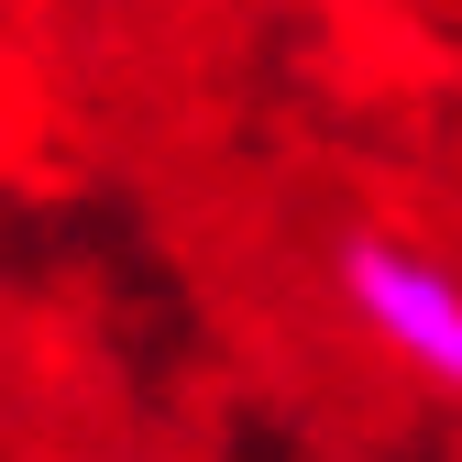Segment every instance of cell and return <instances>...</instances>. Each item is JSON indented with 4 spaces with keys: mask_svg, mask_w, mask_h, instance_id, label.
Instances as JSON below:
<instances>
[{
    "mask_svg": "<svg viewBox=\"0 0 462 462\" xmlns=\"http://www.w3.org/2000/svg\"><path fill=\"white\" fill-rule=\"evenodd\" d=\"M330 298L364 330V353L385 374H408L419 396L462 408V264L430 254L419 231H341L330 243Z\"/></svg>",
    "mask_w": 462,
    "mask_h": 462,
    "instance_id": "6da1fadb",
    "label": "cell"
}]
</instances>
